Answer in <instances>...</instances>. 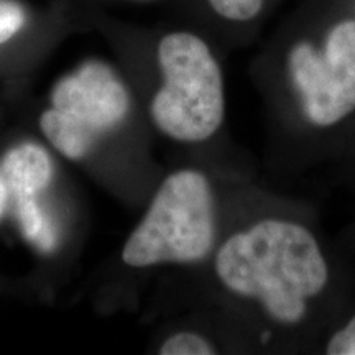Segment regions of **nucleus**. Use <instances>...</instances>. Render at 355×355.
Listing matches in <instances>:
<instances>
[{"label": "nucleus", "instance_id": "nucleus-8", "mask_svg": "<svg viewBox=\"0 0 355 355\" xmlns=\"http://www.w3.org/2000/svg\"><path fill=\"white\" fill-rule=\"evenodd\" d=\"M159 354L163 355H209L214 354L212 345L204 340L201 336L183 332L170 337L165 344L162 345Z\"/></svg>", "mask_w": 355, "mask_h": 355}, {"label": "nucleus", "instance_id": "nucleus-11", "mask_svg": "<svg viewBox=\"0 0 355 355\" xmlns=\"http://www.w3.org/2000/svg\"><path fill=\"white\" fill-rule=\"evenodd\" d=\"M327 354L331 355H355V318L343 331L332 337L327 345Z\"/></svg>", "mask_w": 355, "mask_h": 355}, {"label": "nucleus", "instance_id": "nucleus-6", "mask_svg": "<svg viewBox=\"0 0 355 355\" xmlns=\"http://www.w3.org/2000/svg\"><path fill=\"white\" fill-rule=\"evenodd\" d=\"M51 175L50 155L35 144L15 146L3 158L2 178L13 198L37 196L50 184Z\"/></svg>", "mask_w": 355, "mask_h": 355}, {"label": "nucleus", "instance_id": "nucleus-12", "mask_svg": "<svg viewBox=\"0 0 355 355\" xmlns=\"http://www.w3.org/2000/svg\"><path fill=\"white\" fill-rule=\"evenodd\" d=\"M7 194H8L7 184H6V181H3V178L0 176V216H2L3 209H6V204H7Z\"/></svg>", "mask_w": 355, "mask_h": 355}, {"label": "nucleus", "instance_id": "nucleus-4", "mask_svg": "<svg viewBox=\"0 0 355 355\" xmlns=\"http://www.w3.org/2000/svg\"><path fill=\"white\" fill-rule=\"evenodd\" d=\"M128 92L121 78L101 61H87L53 89L51 109L42 115V130L58 152L81 159L101 135L128 112Z\"/></svg>", "mask_w": 355, "mask_h": 355}, {"label": "nucleus", "instance_id": "nucleus-10", "mask_svg": "<svg viewBox=\"0 0 355 355\" xmlns=\"http://www.w3.org/2000/svg\"><path fill=\"white\" fill-rule=\"evenodd\" d=\"M25 24V13L20 6L0 0V44L10 40Z\"/></svg>", "mask_w": 355, "mask_h": 355}, {"label": "nucleus", "instance_id": "nucleus-3", "mask_svg": "<svg viewBox=\"0 0 355 355\" xmlns=\"http://www.w3.org/2000/svg\"><path fill=\"white\" fill-rule=\"evenodd\" d=\"M214 242V202L201 173L178 171L159 186L148 212L123 248L130 266L196 261Z\"/></svg>", "mask_w": 355, "mask_h": 355}, {"label": "nucleus", "instance_id": "nucleus-5", "mask_svg": "<svg viewBox=\"0 0 355 355\" xmlns=\"http://www.w3.org/2000/svg\"><path fill=\"white\" fill-rule=\"evenodd\" d=\"M288 64L311 122L332 125L355 110V20L337 24L322 51L298 43Z\"/></svg>", "mask_w": 355, "mask_h": 355}, {"label": "nucleus", "instance_id": "nucleus-9", "mask_svg": "<svg viewBox=\"0 0 355 355\" xmlns=\"http://www.w3.org/2000/svg\"><path fill=\"white\" fill-rule=\"evenodd\" d=\"M211 7L227 20H250L261 10L263 0H209Z\"/></svg>", "mask_w": 355, "mask_h": 355}, {"label": "nucleus", "instance_id": "nucleus-2", "mask_svg": "<svg viewBox=\"0 0 355 355\" xmlns=\"http://www.w3.org/2000/svg\"><path fill=\"white\" fill-rule=\"evenodd\" d=\"M163 87L152 102L157 127L180 141H202L224 119V86L217 61L193 33L166 35L158 44Z\"/></svg>", "mask_w": 355, "mask_h": 355}, {"label": "nucleus", "instance_id": "nucleus-7", "mask_svg": "<svg viewBox=\"0 0 355 355\" xmlns=\"http://www.w3.org/2000/svg\"><path fill=\"white\" fill-rule=\"evenodd\" d=\"M17 219L26 241L33 243L38 250H55L58 245V234L53 222L44 214L43 207L37 201V196H17L15 198Z\"/></svg>", "mask_w": 355, "mask_h": 355}, {"label": "nucleus", "instance_id": "nucleus-1", "mask_svg": "<svg viewBox=\"0 0 355 355\" xmlns=\"http://www.w3.org/2000/svg\"><path fill=\"white\" fill-rule=\"evenodd\" d=\"M216 270L229 290L260 300L270 316L295 324L306 300L321 293L327 266L318 242L301 225L261 220L222 245Z\"/></svg>", "mask_w": 355, "mask_h": 355}]
</instances>
